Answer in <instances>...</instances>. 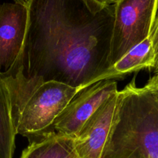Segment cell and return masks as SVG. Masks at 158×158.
I'll list each match as a JSON object with an SVG mask.
<instances>
[{
  "mask_svg": "<svg viewBox=\"0 0 158 158\" xmlns=\"http://www.w3.org/2000/svg\"><path fill=\"white\" fill-rule=\"evenodd\" d=\"M21 51L1 77L15 127L32 93L59 82L83 90L109 68L114 5L94 0H29ZM15 128V127H14Z\"/></svg>",
  "mask_w": 158,
  "mask_h": 158,
  "instance_id": "6da1fadb",
  "label": "cell"
},
{
  "mask_svg": "<svg viewBox=\"0 0 158 158\" xmlns=\"http://www.w3.org/2000/svg\"><path fill=\"white\" fill-rule=\"evenodd\" d=\"M100 158H158V91L136 85L119 91L114 120Z\"/></svg>",
  "mask_w": 158,
  "mask_h": 158,
  "instance_id": "7a4b0ae2",
  "label": "cell"
},
{
  "mask_svg": "<svg viewBox=\"0 0 158 158\" xmlns=\"http://www.w3.org/2000/svg\"><path fill=\"white\" fill-rule=\"evenodd\" d=\"M81 92L80 88L50 81L40 85L25 103L15 131L30 141L47 128L56 117Z\"/></svg>",
  "mask_w": 158,
  "mask_h": 158,
  "instance_id": "3957f363",
  "label": "cell"
},
{
  "mask_svg": "<svg viewBox=\"0 0 158 158\" xmlns=\"http://www.w3.org/2000/svg\"><path fill=\"white\" fill-rule=\"evenodd\" d=\"M157 0H116L109 65L150 36Z\"/></svg>",
  "mask_w": 158,
  "mask_h": 158,
  "instance_id": "277c9868",
  "label": "cell"
},
{
  "mask_svg": "<svg viewBox=\"0 0 158 158\" xmlns=\"http://www.w3.org/2000/svg\"><path fill=\"white\" fill-rule=\"evenodd\" d=\"M117 91V82L112 80H101L86 88L73 99L47 128L32 138L30 143L51 137L74 139L97 108Z\"/></svg>",
  "mask_w": 158,
  "mask_h": 158,
  "instance_id": "5b68a950",
  "label": "cell"
},
{
  "mask_svg": "<svg viewBox=\"0 0 158 158\" xmlns=\"http://www.w3.org/2000/svg\"><path fill=\"white\" fill-rule=\"evenodd\" d=\"M119 91L105 100L83 125L74 140L80 158H100L114 120Z\"/></svg>",
  "mask_w": 158,
  "mask_h": 158,
  "instance_id": "8992f818",
  "label": "cell"
},
{
  "mask_svg": "<svg viewBox=\"0 0 158 158\" xmlns=\"http://www.w3.org/2000/svg\"><path fill=\"white\" fill-rule=\"evenodd\" d=\"M28 21L27 6L21 3L0 5V72L15 63L21 51Z\"/></svg>",
  "mask_w": 158,
  "mask_h": 158,
  "instance_id": "52a82bcc",
  "label": "cell"
},
{
  "mask_svg": "<svg viewBox=\"0 0 158 158\" xmlns=\"http://www.w3.org/2000/svg\"><path fill=\"white\" fill-rule=\"evenodd\" d=\"M154 63L155 53L151 39L148 37L106 69L97 79L96 83L101 80L123 78L128 74L144 69H153Z\"/></svg>",
  "mask_w": 158,
  "mask_h": 158,
  "instance_id": "ba28073f",
  "label": "cell"
},
{
  "mask_svg": "<svg viewBox=\"0 0 158 158\" xmlns=\"http://www.w3.org/2000/svg\"><path fill=\"white\" fill-rule=\"evenodd\" d=\"M20 158H80L74 140L66 137H51L34 141L23 151Z\"/></svg>",
  "mask_w": 158,
  "mask_h": 158,
  "instance_id": "9c48e42d",
  "label": "cell"
},
{
  "mask_svg": "<svg viewBox=\"0 0 158 158\" xmlns=\"http://www.w3.org/2000/svg\"><path fill=\"white\" fill-rule=\"evenodd\" d=\"M15 136L10 97L0 72V158L13 157Z\"/></svg>",
  "mask_w": 158,
  "mask_h": 158,
  "instance_id": "30bf717a",
  "label": "cell"
},
{
  "mask_svg": "<svg viewBox=\"0 0 158 158\" xmlns=\"http://www.w3.org/2000/svg\"><path fill=\"white\" fill-rule=\"evenodd\" d=\"M150 39L152 43L153 49L155 53V60L158 57V0L156 5L155 12H154V19H153L152 26H151Z\"/></svg>",
  "mask_w": 158,
  "mask_h": 158,
  "instance_id": "8fae6325",
  "label": "cell"
},
{
  "mask_svg": "<svg viewBox=\"0 0 158 158\" xmlns=\"http://www.w3.org/2000/svg\"><path fill=\"white\" fill-rule=\"evenodd\" d=\"M147 84L150 85L152 87L155 88L158 91V72L155 73L154 75L151 78L149 79V80L148 81Z\"/></svg>",
  "mask_w": 158,
  "mask_h": 158,
  "instance_id": "7c38bea8",
  "label": "cell"
},
{
  "mask_svg": "<svg viewBox=\"0 0 158 158\" xmlns=\"http://www.w3.org/2000/svg\"><path fill=\"white\" fill-rule=\"evenodd\" d=\"M94 1H96L98 3H100L102 5H111L114 4V2L116 0H94Z\"/></svg>",
  "mask_w": 158,
  "mask_h": 158,
  "instance_id": "4fadbf2b",
  "label": "cell"
},
{
  "mask_svg": "<svg viewBox=\"0 0 158 158\" xmlns=\"http://www.w3.org/2000/svg\"><path fill=\"white\" fill-rule=\"evenodd\" d=\"M153 70H154V73L158 72V57L157 59H156V60H155V63H154V68H153Z\"/></svg>",
  "mask_w": 158,
  "mask_h": 158,
  "instance_id": "5bb4252c",
  "label": "cell"
},
{
  "mask_svg": "<svg viewBox=\"0 0 158 158\" xmlns=\"http://www.w3.org/2000/svg\"><path fill=\"white\" fill-rule=\"evenodd\" d=\"M14 1H15V2L21 3V4L27 6V3H28V2H29V0H14Z\"/></svg>",
  "mask_w": 158,
  "mask_h": 158,
  "instance_id": "9a60e30c",
  "label": "cell"
}]
</instances>
